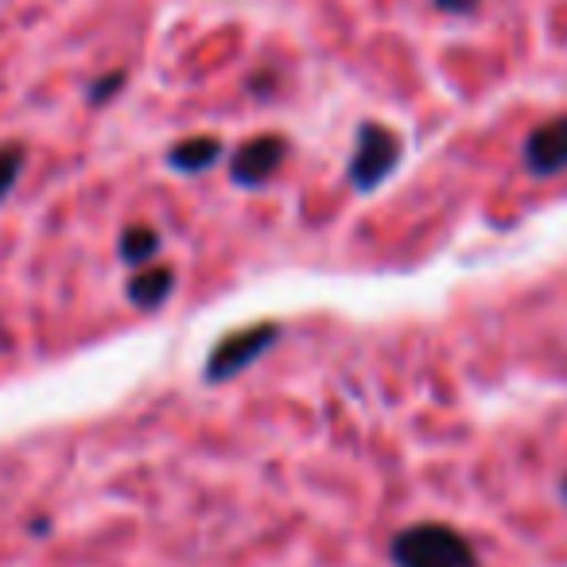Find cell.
<instances>
[{"label": "cell", "mask_w": 567, "mask_h": 567, "mask_svg": "<svg viewBox=\"0 0 567 567\" xmlns=\"http://www.w3.org/2000/svg\"><path fill=\"white\" fill-rule=\"evenodd\" d=\"M478 4H482V0H435V9L455 12V17H466V12H474Z\"/></svg>", "instance_id": "obj_11"}, {"label": "cell", "mask_w": 567, "mask_h": 567, "mask_svg": "<svg viewBox=\"0 0 567 567\" xmlns=\"http://www.w3.org/2000/svg\"><path fill=\"white\" fill-rule=\"evenodd\" d=\"M221 156H226V148H221L218 136H187V141H179L167 152V164L183 175H203L210 167H218Z\"/></svg>", "instance_id": "obj_7"}, {"label": "cell", "mask_w": 567, "mask_h": 567, "mask_svg": "<svg viewBox=\"0 0 567 567\" xmlns=\"http://www.w3.org/2000/svg\"><path fill=\"white\" fill-rule=\"evenodd\" d=\"M117 252L128 260V265H148L159 252V234L152 226H128L117 241Z\"/></svg>", "instance_id": "obj_8"}, {"label": "cell", "mask_w": 567, "mask_h": 567, "mask_svg": "<svg viewBox=\"0 0 567 567\" xmlns=\"http://www.w3.org/2000/svg\"><path fill=\"white\" fill-rule=\"evenodd\" d=\"M276 334H280L276 323H252V327H245V331L226 334V339L210 350V358H206V381L218 385V381H229L241 370H249V365L272 347Z\"/></svg>", "instance_id": "obj_3"}, {"label": "cell", "mask_w": 567, "mask_h": 567, "mask_svg": "<svg viewBox=\"0 0 567 567\" xmlns=\"http://www.w3.org/2000/svg\"><path fill=\"white\" fill-rule=\"evenodd\" d=\"M284 156H288L284 136H276V133L252 136V141H245L241 148L229 156V179H234L237 187H265L284 167Z\"/></svg>", "instance_id": "obj_4"}, {"label": "cell", "mask_w": 567, "mask_h": 567, "mask_svg": "<svg viewBox=\"0 0 567 567\" xmlns=\"http://www.w3.org/2000/svg\"><path fill=\"white\" fill-rule=\"evenodd\" d=\"M564 494H567V478H564Z\"/></svg>", "instance_id": "obj_12"}, {"label": "cell", "mask_w": 567, "mask_h": 567, "mask_svg": "<svg viewBox=\"0 0 567 567\" xmlns=\"http://www.w3.org/2000/svg\"><path fill=\"white\" fill-rule=\"evenodd\" d=\"M525 167L540 179H551V175L567 172V117H551L544 125H536L533 133L525 136Z\"/></svg>", "instance_id": "obj_5"}, {"label": "cell", "mask_w": 567, "mask_h": 567, "mask_svg": "<svg viewBox=\"0 0 567 567\" xmlns=\"http://www.w3.org/2000/svg\"><path fill=\"white\" fill-rule=\"evenodd\" d=\"M389 556L396 567H478L474 544L455 525L440 520H420L393 536Z\"/></svg>", "instance_id": "obj_1"}, {"label": "cell", "mask_w": 567, "mask_h": 567, "mask_svg": "<svg viewBox=\"0 0 567 567\" xmlns=\"http://www.w3.org/2000/svg\"><path fill=\"white\" fill-rule=\"evenodd\" d=\"M404 156V141L393 133L389 125H378V121H365L358 128V141H354V156H350V187L358 195H370L378 190L389 175L401 167Z\"/></svg>", "instance_id": "obj_2"}, {"label": "cell", "mask_w": 567, "mask_h": 567, "mask_svg": "<svg viewBox=\"0 0 567 567\" xmlns=\"http://www.w3.org/2000/svg\"><path fill=\"white\" fill-rule=\"evenodd\" d=\"M175 292V272L167 265H144L133 280L125 284V296L133 300V308L141 311H156L172 300Z\"/></svg>", "instance_id": "obj_6"}, {"label": "cell", "mask_w": 567, "mask_h": 567, "mask_svg": "<svg viewBox=\"0 0 567 567\" xmlns=\"http://www.w3.org/2000/svg\"><path fill=\"white\" fill-rule=\"evenodd\" d=\"M24 164H28V148L24 144H0V203L17 190L20 175H24Z\"/></svg>", "instance_id": "obj_9"}, {"label": "cell", "mask_w": 567, "mask_h": 567, "mask_svg": "<svg viewBox=\"0 0 567 567\" xmlns=\"http://www.w3.org/2000/svg\"><path fill=\"white\" fill-rule=\"evenodd\" d=\"M121 86H125V71H113L110 79H102V82H94V86H90V102H94V105H105L113 94H117Z\"/></svg>", "instance_id": "obj_10"}]
</instances>
